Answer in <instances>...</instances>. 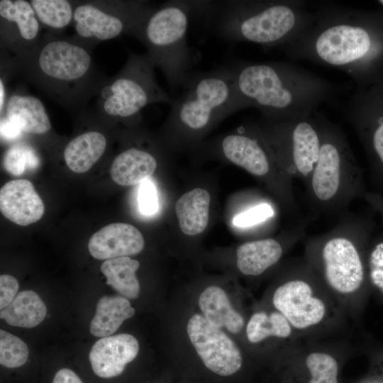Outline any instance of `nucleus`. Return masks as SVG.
I'll return each mask as SVG.
<instances>
[{
	"label": "nucleus",
	"instance_id": "1",
	"mask_svg": "<svg viewBox=\"0 0 383 383\" xmlns=\"http://www.w3.org/2000/svg\"><path fill=\"white\" fill-rule=\"evenodd\" d=\"M94 48L74 35L48 31L13 57L1 50V72L21 77L65 111L79 115L108 78L94 61Z\"/></svg>",
	"mask_w": 383,
	"mask_h": 383
},
{
	"label": "nucleus",
	"instance_id": "2",
	"mask_svg": "<svg viewBox=\"0 0 383 383\" xmlns=\"http://www.w3.org/2000/svg\"><path fill=\"white\" fill-rule=\"evenodd\" d=\"M228 65L233 77L234 112L254 107L270 120L305 117L338 92L332 83L290 62L234 60Z\"/></svg>",
	"mask_w": 383,
	"mask_h": 383
},
{
	"label": "nucleus",
	"instance_id": "3",
	"mask_svg": "<svg viewBox=\"0 0 383 383\" xmlns=\"http://www.w3.org/2000/svg\"><path fill=\"white\" fill-rule=\"evenodd\" d=\"M193 18L230 44L285 46L315 21L306 2L296 0L194 1Z\"/></svg>",
	"mask_w": 383,
	"mask_h": 383
},
{
	"label": "nucleus",
	"instance_id": "4",
	"mask_svg": "<svg viewBox=\"0 0 383 383\" xmlns=\"http://www.w3.org/2000/svg\"><path fill=\"white\" fill-rule=\"evenodd\" d=\"M313 23L284 46L292 58L335 67L357 83L381 50L375 30L363 14L352 9L322 4Z\"/></svg>",
	"mask_w": 383,
	"mask_h": 383
},
{
	"label": "nucleus",
	"instance_id": "5",
	"mask_svg": "<svg viewBox=\"0 0 383 383\" xmlns=\"http://www.w3.org/2000/svg\"><path fill=\"white\" fill-rule=\"evenodd\" d=\"M193 12L194 1H167L153 6L132 35L147 48L146 55L163 73L174 96L193 65L187 43Z\"/></svg>",
	"mask_w": 383,
	"mask_h": 383
},
{
	"label": "nucleus",
	"instance_id": "6",
	"mask_svg": "<svg viewBox=\"0 0 383 383\" xmlns=\"http://www.w3.org/2000/svg\"><path fill=\"white\" fill-rule=\"evenodd\" d=\"M174 98L168 116L173 129L197 135L234 113L235 91L228 64L205 72H191Z\"/></svg>",
	"mask_w": 383,
	"mask_h": 383
},
{
	"label": "nucleus",
	"instance_id": "7",
	"mask_svg": "<svg viewBox=\"0 0 383 383\" xmlns=\"http://www.w3.org/2000/svg\"><path fill=\"white\" fill-rule=\"evenodd\" d=\"M319 121L322 142L310 194L321 208H338L364 193L361 170L340 128L321 113Z\"/></svg>",
	"mask_w": 383,
	"mask_h": 383
},
{
	"label": "nucleus",
	"instance_id": "8",
	"mask_svg": "<svg viewBox=\"0 0 383 383\" xmlns=\"http://www.w3.org/2000/svg\"><path fill=\"white\" fill-rule=\"evenodd\" d=\"M155 69L146 53L129 51L121 70L104 82L93 110L108 121L128 123L139 120L148 105L167 103L171 106L174 99L159 85Z\"/></svg>",
	"mask_w": 383,
	"mask_h": 383
},
{
	"label": "nucleus",
	"instance_id": "9",
	"mask_svg": "<svg viewBox=\"0 0 383 383\" xmlns=\"http://www.w3.org/2000/svg\"><path fill=\"white\" fill-rule=\"evenodd\" d=\"M368 219H353L324 236L321 248L323 274L328 286L341 294L357 292L365 279V267L358 239L372 231Z\"/></svg>",
	"mask_w": 383,
	"mask_h": 383
},
{
	"label": "nucleus",
	"instance_id": "10",
	"mask_svg": "<svg viewBox=\"0 0 383 383\" xmlns=\"http://www.w3.org/2000/svg\"><path fill=\"white\" fill-rule=\"evenodd\" d=\"M265 135L287 173L309 179L318 161L322 142L319 113L286 120L263 118Z\"/></svg>",
	"mask_w": 383,
	"mask_h": 383
},
{
	"label": "nucleus",
	"instance_id": "11",
	"mask_svg": "<svg viewBox=\"0 0 383 383\" xmlns=\"http://www.w3.org/2000/svg\"><path fill=\"white\" fill-rule=\"evenodd\" d=\"M152 8L147 1H74V35L95 46L122 35L132 36Z\"/></svg>",
	"mask_w": 383,
	"mask_h": 383
},
{
	"label": "nucleus",
	"instance_id": "12",
	"mask_svg": "<svg viewBox=\"0 0 383 383\" xmlns=\"http://www.w3.org/2000/svg\"><path fill=\"white\" fill-rule=\"evenodd\" d=\"M376 90L358 91L343 108L368 152L373 175L383 188V101Z\"/></svg>",
	"mask_w": 383,
	"mask_h": 383
},
{
	"label": "nucleus",
	"instance_id": "13",
	"mask_svg": "<svg viewBox=\"0 0 383 383\" xmlns=\"http://www.w3.org/2000/svg\"><path fill=\"white\" fill-rule=\"evenodd\" d=\"M187 330L197 354L209 370L221 376H229L239 370L241 353L221 328L196 313L189 318Z\"/></svg>",
	"mask_w": 383,
	"mask_h": 383
},
{
	"label": "nucleus",
	"instance_id": "14",
	"mask_svg": "<svg viewBox=\"0 0 383 383\" xmlns=\"http://www.w3.org/2000/svg\"><path fill=\"white\" fill-rule=\"evenodd\" d=\"M272 303L292 328L304 330L321 322L326 313L324 302L313 294L311 286L301 279H293L274 291Z\"/></svg>",
	"mask_w": 383,
	"mask_h": 383
},
{
	"label": "nucleus",
	"instance_id": "15",
	"mask_svg": "<svg viewBox=\"0 0 383 383\" xmlns=\"http://www.w3.org/2000/svg\"><path fill=\"white\" fill-rule=\"evenodd\" d=\"M41 24L30 3L25 0L0 1V48L18 55L40 39Z\"/></svg>",
	"mask_w": 383,
	"mask_h": 383
},
{
	"label": "nucleus",
	"instance_id": "16",
	"mask_svg": "<svg viewBox=\"0 0 383 383\" xmlns=\"http://www.w3.org/2000/svg\"><path fill=\"white\" fill-rule=\"evenodd\" d=\"M145 241L140 231L131 224L113 223L94 233L88 249L97 260H110L136 255L142 251Z\"/></svg>",
	"mask_w": 383,
	"mask_h": 383
},
{
	"label": "nucleus",
	"instance_id": "17",
	"mask_svg": "<svg viewBox=\"0 0 383 383\" xmlns=\"http://www.w3.org/2000/svg\"><path fill=\"white\" fill-rule=\"evenodd\" d=\"M138 350L136 338L123 333L97 340L90 350L89 358L97 376L110 378L121 374L126 365L135 358Z\"/></svg>",
	"mask_w": 383,
	"mask_h": 383
},
{
	"label": "nucleus",
	"instance_id": "18",
	"mask_svg": "<svg viewBox=\"0 0 383 383\" xmlns=\"http://www.w3.org/2000/svg\"><path fill=\"white\" fill-rule=\"evenodd\" d=\"M0 210L3 216L19 226L38 221L43 216V200L28 179H13L0 190Z\"/></svg>",
	"mask_w": 383,
	"mask_h": 383
},
{
	"label": "nucleus",
	"instance_id": "19",
	"mask_svg": "<svg viewBox=\"0 0 383 383\" xmlns=\"http://www.w3.org/2000/svg\"><path fill=\"white\" fill-rule=\"evenodd\" d=\"M220 148L228 161L255 176L264 177L270 172L272 156L270 152L259 138L243 128L226 135L221 141Z\"/></svg>",
	"mask_w": 383,
	"mask_h": 383
},
{
	"label": "nucleus",
	"instance_id": "20",
	"mask_svg": "<svg viewBox=\"0 0 383 383\" xmlns=\"http://www.w3.org/2000/svg\"><path fill=\"white\" fill-rule=\"evenodd\" d=\"M15 124L23 133L43 136L52 130L51 122L43 103L28 93L15 91L7 98L2 116Z\"/></svg>",
	"mask_w": 383,
	"mask_h": 383
},
{
	"label": "nucleus",
	"instance_id": "21",
	"mask_svg": "<svg viewBox=\"0 0 383 383\" xmlns=\"http://www.w3.org/2000/svg\"><path fill=\"white\" fill-rule=\"evenodd\" d=\"M157 167V160L150 152L131 146L115 157L111 165L110 175L118 185L133 186L148 179Z\"/></svg>",
	"mask_w": 383,
	"mask_h": 383
},
{
	"label": "nucleus",
	"instance_id": "22",
	"mask_svg": "<svg viewBox=\"0 0 383 383\" xmlns=\"http://www.w3.org/2000/svg\"><path fill=\"white\" fill-rule=\"evenodd\" d=\"M108 141L104 133L89 129L73 137L65 146L63 158L67 167L74 172L89 170L104 154Z\"/></svg>",
	"mask_w": 383,
	"mask_h": 383
},
{
	"label": "nucleus",
	"instance_id": "23",
	"mask_svg": "<svg viewBox=\"0 0 383 383\" xmlns=\"http://www.w3.org/2000/svg\"><path fill=\"white\" fill-rule=\"evenodd\" d=\"M211 196L204 189L196 188L180 196L175 204V213L181 231L195 235L206 228L209 218Z\"/></svg>",
	"mask_w": 383,
	"mask_h": 383
},
{
	"label": "nucleus",
	"instance_id": "24",
	"mask_svg": "<svg viewBox=\"0 0 383 383\" xmlns=\"http://www.w3.org/2000/svg\"><path fill=\"white\" fill-rule=\"evenodd\" d=\"M283 253L281 244L273 238L248 242L236 251V265L245 275L257 276L274 265Z\"/></svg>",
	"mask_w": 383,
	"mask_h": 383
},
{
	"label": "nucleus",
	"instance_id": "25",
	"mask_svg": "<svg viewBox=\"0 0 383 383\" xmlns=\"http://www.w3.org/2000/svg\"><path fill=\"white\" fill-rule=\"evenodd\" d=\"M199 305L204 316L217 328L225 327L238 333L244 326L243 318L233 308L227 294L219 287H207L199 296Z\"/></svg>",
	"mask_w": 383,
	"mask_h": 383
},
{
	"label": "nucleus",
	"instance_id": "26",
	"mask_svg": "<svg viewBox=\"0 0 383 383\" xmlns=\"http://www.w3.org/2000/svg\"><path fill=\"white\" fill-rule=\"evenodd\" d=\"M135 309L122 296H104L99 299L89 331L96 337H106L115 333L122 323L132 317Z\"/></svg>",
	"mask_w": 383,
	"mask_h": 383
},
{
	"label": "nucleus",
	"instance_id": "27",
	"mask_svg": "<svg viewBox=\"0 0 383 383\" xmlns=\"http://www.w3.org/2000/svg\"><path fill=\"white\" fill-rule=\"evenodd\" d=\"M46 313V306L38 294L32 290H25L1 311L0 316L11 326L33 328L44 320Z\"/></svg>",
	"mask_w": 383,
	"mask_h": 383
},
{
	"label": "nucleus",
	"instance_id": "28",
	"mask_svg": "<svg viewBox=\"0 0 383 383\" xmlns=\"http://www.w3.org/2000/svg\"><path fill=\"white\" fill-rule=\"evenodd\" d=\"M140 267L138 260L121 257L105 260L101 271L106 278V284L126 299H135L140 292L135 272Z\"/></svg>",
	"mask_w": 383,
	"mask_h": 383
},
{
	"label": "nucleus",
	"instance_id": "29",
	"mask_svg": "<svg viewBox=\"0 0 383 383\" xmlns=\"http://www.w3.org/2000/svg\"><path fill=\"white\" fill-rule=\"evenodd\" d=\"M41 26L48 31L61 33L73 21L74 1H29Z\"/></svg>",
	"mask_w": 383,
	"mask_h": 383
},
{
	"label": "nucleus",
	"instance_id": "30",
	"mask_svg": "<svg viewBox=\"0 0 383 383\" xmlns=\"http://www.w3.org/2000/svg\"><path fill=\"white\" fill-rule=\"evenodd\" d=\"M292 326L279 311L255 313L250 318L246 334L248 340L257 343L270 336L285 338L292 333Z\"/></svg>",
	"mask_w": 383,
	"mask_h": 383
},
{
	"label": "nucleus",
	"instance_id": "31",
	"mask_svg": "<svg viewBox=\"0 0 383 383\" xmlns=\"http://www.w3.org/2000/svg\"><path fill=\"white\" fill-rule=\"evenodd\" d=\"M40 157L33 146L25 142H16L4 154L3 166L11 174L19 176L28 170L37 169Z\"/></svg>",
	"mask_w": 383,
	"mask_h": 383
},
{
	"label": "nucleus",
	"instance_id": "32",
	"mask_svg": "<svg viewBox=\"0 0 383 383\" xmlns=\"http://www.w3.org/2000/svg\"><path fill=\"white\" fill-rule=\"evenodd\" d=\"M306 365L311 375L308 383H338V364L332 355L311 353L306 359Z\"/></svg>",
	"mask_w": 383,
	"mask_h": 383
},
{
	"label": "nucleus",
	"instance_id": "33",
	"mask_svg": "<svg viewBox=\"0 0 383 383\" xmlns=\"http://www.w3.org/2000/svg\"><path fill=\"white\" fill-rule=\"evenodd\" d=\"M28 357L26 344L17 336L5 331H0V363L15 368L26 363Z\"/></svg>",
	"mask_w": 383,
	"mask_h": 383
},
{
	"label": "nucleus",
	"instance_id": "34",
	"mask_svg": "<svg viewBox=\"0 0 383 383\" xmlns=\"http://www.w3.org/2000/svg\"><path fill=\"white\" fill-rule=\"evenodd\" d=\"M272 215V207L267 204H262L236 215L233 222L238 227H249L265 221Z\"/></svg>",
	"mask_w": 383,
	"mask_h": 383
},
{
	"label": "nucleus",
	"instance_id": "35",
	"mask_svg": "<svg viewBox=\"0 0 383 383\" xmlns=\"http://www.w3.org/2000/svg\"><path fill=\"white\" fill-rule=\"evenodd\" d=\"M138 191V205L143 214H154L158 208L157 196L155 186L149 179L140 184Z\"/></svg>",
	"mask_w": 383,
	"mask_h": 383
},
{
	"label": "nucleus",
	"instance_id": "36",
	"mask_svg": "<svg viewBox=\"0 0 383 383\" xmlns=\"http://www.w3.org/2000/svg\"><path fill=\"white\" fill-rule=\"evenodd\" d=\"M17 279L9 274L0 276V309L6 307L15 298L18 290Z\"/></svg>",
	"mask_w": 383,
	"mask_h": 383
},
{
	"label": "nucleus",
	"instance_id": "37",
	"mask_svg": "<svg viewBox=\"0 0 383 383\" xmlns=\"http://www.w3.org/2000/svg\"><path fill=\"white\" fill-rule=\"evenodd\" d=\"M370 263L374 282L383 288V243L378 244L372 251Z\"/></svg>",
	"mask_w": 383,
	"mask_h": 383
},
{
	"label": "nucleus",
	"instance_id": "38",
	"mask_svg": "<svg viewBox=\"0 0 383 383\" xmlns=\"http://www.w3.org/2000/svg\"><path fill=\"white\" fill-rule=\"evenodd\" d=\"M0 127L1 139L4 140H18L23 134L19 128L5 117H1Z\"/></svg>",
	"mask_w": 383,
	"mask_h": 383
},
{
	"label": "nucleus",
	"instance_id": "39",
	"mask_svg": "<svg viewBox=\"0 0 383 383\" xmlns=\"http://www.w3.org/2000/svg\"><path fill=\"white\" fill-rule=\"evenodd\" d=\"M52 383H82V382L72 370L62 368L57 372Z\"/></svg>",
	"mask_w": 383,
	"mask_h": 383
},
{
	"label": "nucleus",
	"instance_id": "40",
	"mask_svg": "<svg viewBox=\"0 0 383 383\" xmlns=\"http://www.w3.org/2000/svg\"><path fill=\"white\" fill-rule=\"evenodd\" d=\"M365 196L372 206L381 213L383 220V195L377 193H366Z\"/></svg>",
	"mask_w": 383,
	"mask_h": 383
},
{
	"label": "nucleus",
	"instance_id": "41",
	"mask_svg": "<svg viewBox=\"0 0 383 383\" xmlns=\"http://www.w3.org/2000/svg\"><path fill=\"white\" fill-rule=\"evenodd\" d=\"M6 101L5 80L0 77V116H2L4 113Z\"/></svg>",
	"mask_w": 383,
	"mask_h": 383
},
{
	"label": "nucleus",
	"instance_id": "42",
	"mask_svg": "<svg viewBox=\"0 0 383 383\" xmlns=\"http://www.w3.org/2000/svg\"><path fill=\"white\" fill-rule=\"evenodd\" d=\"M379 3L383 6V0L379 1Z\"/></svg>",
	"mask_w": 383,
	"mask_h": 383
}]
</instances>
